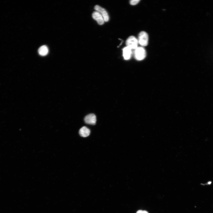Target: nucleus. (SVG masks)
Masks as SVG:
<instances>
[{
	"instance_id": "4",
	"label": "nucleus",
	"mask_w": 213,
	"mask_h": 213,
	"mask_svg": "<svg viewBox=\"0 0 213 213\" xmlns=\"http://www.w3.org/2000/svg\"><path fill=\"white\" fill-rule=\"evenodd\" d=\"M94 9L97 12L101 15L105 22H107L109 21V16L107 12L104 9L98 5H96L94 7Z\"/></svg>"
},
{
	"instance_id": "5",
	"label": "nucleus",
	"mask_w": 213,
	"mask_h": 213,
	"mask_svg": "<svg viewBox=\"0 0 213 213\" xmlns=\"http://www.w3.org/2000/svg\"><path fill=\"white\" fill-rule=\"evenodd\" d=\"M84 120L87 124L94 125L96 123V117L94 114H89L85 117Z\"/></svg>"
},
{
	"instance_id": "2",
	"label": "nucleus",
	"mask_w": 213,
	"mask_h": 213,
	"mask_svg": "<svg viewBox=\"0 0 213 213\" xmlns=\"http://www.w3.org/2000/svg\"><path fill=\"white\" fill-rule=\"evenodd\" d=\"M138 40V43L142 46H147L149 41L148 34L145 31H141L139 34Z\"/></svg>"
},
{
	"instance_id": "11",
	"label": "nucleus",
	"mask_w": 213,
	"mask_h": 213,
	"mask_svg": "<svg viewBox=\"0 0 213 213\" xmlns=\"http://www.w3.org/2000/svg\"><path fill=\"white\" fill-rule=\"evenodd\" d=\"M136 213H149L147 211L145 210H139Z\"/></svg>"
},
{
	"instance_id": "6",
	"label": "nucleus",
	"mask_w": 213,
	"mask_h": 213,
	"mask_svg": "<svg viewBox=\"0 0 213 213\" xmlns=\"http://www.w3.org/2000/svg\"><path fill=\"white\" fill-rule=\"evenodd\" d=\"M92 16L93 18L96 20L98 24L100 25L104 24V21L101 15L97 12H94L92 13Z\"/></svg>"
},
{
	"instance_id": "3",
	"label": "nucleus",
	"mask_w": 213,
	"mask_h": 213,
	"mask_svg": "<svg viewBox=\"0 0 213 213\" xmlns=\"http://www.w3.org/2000/svg\"><path fill=\"white\" fill-rule=\"evenodd\" d=\"M138 39L133 36L129 37L126 41V46L132 49H135L138 47Z\"/></svg>"
},
{
	"instance_id": "10",
	"label": "nucleus",
	"mask_w": 213,
	"mask_h": 213,
	"mask_svg": "<svg viewBox=\"0 0 213 213\" xmlns=\"http://www.w3.org/2000/svg\"><path fill=\"white\" fill-rule=\"evenodd\" d=\"M139 0H132L130 1V4L131 5H135L140 1Z\"/></svg>"
},
{
	"instance_id": "1",
	"label": "nucleus",
	"mask_w": 213,
	"mask_h": 213,
	"mask_svg": "<svg viewBox=\"0 0 213 213\" xmlns=\"http://www.w3.org/2000/svg\"><path fill=\"white\" fill-rule=\"evenodd\" d=\"M146 56L145 49L142 46L138 47L134 51V56L135 59L138 61L143 59Z\"/></svg>"
},
{
	"instance_id": "8",
	"label": "nucleus",
	"mask_w": 213,
	"mask_h": 213,
	"mask_svg": "<svg viewBox=\"0 0 213 213\" xmlns=\"http://www.w3.org/2000/svg\"><path fill=\"white\" fill-rule=\"evenodd\" d=\"M90 133V130L87 127L83 126L79 130V134L82 137H85L88 136Z\"/></svg>"
},
{
	"instance_id": "7",
	"label": "nucleus",
	"mask_w": 213,
	"mask_h": 213,
	"mask_svg": "<svg viewBox=\"0 0 213 213\" xmlns=\"http://www.w3.org/2000/svg\"><path fill=\"white\" fill-rule=\"evenodd\" d=\"M122 51L123 56L124 59L127 60L130 59L132 55V49L126 46L123 48Z\"/></svg>"
},
{
	"instance_id": "9",
	"label": "nucleus",
	"mask_w": 213,
	"mask_h": 213,
	"mask_svg": "<svg viewBox=\"0 0 213 213\" xmlns=\"http://www.w3.org/2000/svg\"><path fill=\"white\" fill-rule=\"evenodd\" d=\"M49 51V50L47 46L45 45H43L40 47L38 50L39 54L41 56H45L46 55Z\"/></svg>"
}]
</instances>
